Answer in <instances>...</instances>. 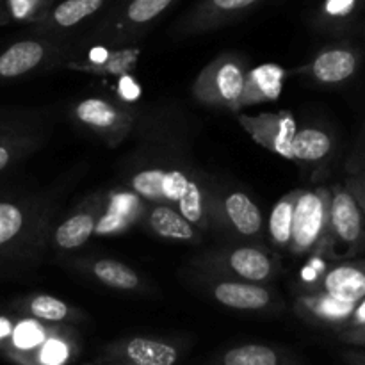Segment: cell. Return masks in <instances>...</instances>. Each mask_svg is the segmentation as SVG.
I'll use <instances>...</instances> for the list:
<instances>
[{"label":"cell","mask_w":365,"mask_h":365,"mask_svg":"<svg viewBox=\"0 0 365 365\" xmlns=\"http://www.w3.org/2000/svg\"><path fill=\"white\" fill-rule=\"evenodd\" d=\"M127 187L145 202L175 207L198 230L214 228L217 192L196 168L160 164L139 168L128 177Z\"/></svg>","instance_id":"1"},{"label":"cell","mask_w":365,"mask_h":365,"mask_svg":"<svg viewBox=\"0 0 365 365\" xmlns=\"http://www.w3.org/2000/svg\"><path fill=\"white\" fill-rule=\"evenodd\" d=\"M45 217L27 196L0 195V278L25 266L43 239Z\"/></svg>","instance_id":"2"},{"label":"cell","mask_w":365,"mask_h":365,"mask_svg":"<svg viewBox=\"0 0 365 365\" xmlns=\"http://www.w3.org/2000/svg\"><path fill=\"white\" fill-rule=\"evenodd\" d=\"M248 61L242 53L223 52L210 61L192 82V96L216 110H239Z\"/></svg>","instance_id":"3"},{"label":"cell","mask_w":365,"mask_h":365,"mask_svg":"<svg viewBox=\"0 0 365 365\" xmlns=\"http://www.w3.org/2000/svg\"><path fill=\"white\" fill-rule=\"evenodd\" d=\"M175 0H127L93 27L91 38L109 46H125L139 38Z\"/></svg>","instance_id":"4"},{"label":"cell","mask_w":365,"mask_h":365,"mask_svg":"<svg viewBox=\"0 0 365 365\" xmlns=\"http://www.w3.org/2000/svg\"><path fill=\"white\" fill-rule=\"evenodd\" d=\"M331 189H299L294 207L292 235L289 252L292 255L323 253L328 234Z\"/></svg>","instance_id":"5"},{"label":"cell","mask_w":365,"mask_h":365,"mask_svg":"<svg viewBox=\"0 0 365 365\" xmlns=\"http://www.w3.org/2000/svg\"><path fill=\"white\" fill-rule=\"evenodd\" d=\"M365 241V217L359 200L348 185H334L328 212L324 252L334 257H349Z\"/></svg>","instance_id":"6"},{"label":"cell","mask_w":365,"mask_h":365,"mask_svg":"<svg viewBox=\"0 0 365 365\" xmlns=\"http://www.w3.org/2000/svg\"><path fill=\"white\" fill-rule=\"evenodd\" d=\"M196 266L205 274L252 282V284H266L274 277V271H277L273 259L267 255V252L253 245L207 252L196 260Z\"/></svg>","instance_id":"7"},{"label":"cell","mask_w":365,"mask_h":365,"mask_svg":"<svg viewBox=\"0 0 365 365\" xmlns=\"http://www.w3.org/2000/svg\"><path fill=\"white\" fill-rule=\"evenodd\" d=\"M43 141V121L34 110L0 107V175L34 153Z\"/></svg>","instance_id":"8"},{"label":"cell","mask_w":365,"mask_h":365,"mask_svg":"<svg viewBox=\"0 0 365 365\" xmlns=\"http://www.w3.org/2000/svg\"><path fill=\"white\" fill-rule=\"evenodd\" d=\"M267 0H198L185 14L175 21V38H191L235 24L264 6Z\"/></svg>","instance_id":"9"},{"label":"cell","mask_w":365,"mask_h":365,"mask_svg":"<svg viewBox=\"0 0 365 365\" xmlns=\"http://www.w3.org/2000/svg\"><path fill=\"white\" fill-rule=\"evenodd\" d=\"M64 48L53 39L24 38L0 48V84L20 81L59 63Z\"/></svg>","instance_id":"10"},{"label":"cell","mask_w":365,"mask_h":365,"mask_svg":"<svg viewBox=\"0 0 365 365\" xmlns=\"http://www.w3.org/2000/svg\"><path fill=\"white\" fill-rule=\"evenodd\" d=\"M73 116L82 127L95 132L107 146H118L130 135L135 116L113 100L89 96L73 107Z\"/></svg>","instance_id":"11"},{"label":"cell","mask_w":365,"mask_h":365,"mask_svg":"<svg viewBox=\"0 0 365 365\" xmlns=\"http://www.w3.org/2000/svg\"><path fill=\"white\" fill-rule=\"evenodd\" d=\"M237 120L257 145L284 159H291V141L298 130V121L291 110L260 114L239 113Z\"/></svg>","instance_id":"12"},{"label":"cell","mask_w":365,"mask_h":365,"mask_svg":"<svg viewBox=\"0 0 365 365\" xmlns=\"http://www.w3.org/2000/svg\"><path fill=\"white\" fill-rule=\"evenodd\" d=\"M214 227L225 228L237 237L259 239L264 228L262 212L246 192H217L214 205Z\"/></svg>","instance_id":"13"},{"label":"cell","mask_w":365,"mask_h":365,"mask_svg":"<svg viewBox=\"0 0 365 365\" xmlns=\"http://www.w3.org/2000/svg\"><path fill=\"white\" fill-rule=\"evenodd\" d=\"M359 52L348 45H335L317 52L305 66L298 68L299 75L323 86L342 84L359 70Z\"/></svg>","instance_id":"14"},{"label":"cell","mask_w":365,"mask_h":365,"mask_svg":"<svg viewBox=\"0 0 365 365\" xmlns=\"http://www.w3.org/2000/svg\"><path fill=\"white\" fill-rule=\"evenodd\" d=\"M146 214L145 200L139 198L134 191H113L106 200L102 198L95 234L100 237L116 235L134 227Z\"/></svg>","instance_id":"15"},{"label":"cell","mask_w":365,"mask_h":365,"mask_svg":"<svg viewBox=\"0 0 365 365\" xmlns=\"http://www.w3.org/2000/svg\"><path fill=\"white\" fill-rule=\"evenodd\" d=\"M205 285L212 298L228 309L264 310L273 303V292L262 284L212 277V274H205Z\"/></svg>","instance_id":"16"},{"label":"cell","mask_w":365,"mask_h":365,"mask_svg":"<svg viewBox=\"0 0 365 365\" xmlns=\"http://www.w3.org/2000/svg\"><path fill=\"white\" fill-rule=\"evenodd\" d=\"M100 56H89L88 59H71L64 63L68 70L82 71L102 77H128L141 59L143 50L139 46L125 45L114 50H98Z\"/></svg>","instance_id":"17"},{"label":"cell","mask_w":365,"mask_h":365,"mask_svg":"<svg viewBox=\"0 0 365 365\" xmlns=\"http://www.w3.org/2000/svg\"><path fill=\"white\" fill-rule=\"evenodd\" d=\"M314 282V289L319 292H327L341 302L359 303L365 298V260L339 264Z\"/></svg>","instance_id":"18"},{"label":"cell","mask_w":365,"mask_h":365,"mask_svg":"<svg viewBox=\"0 0 365 365\" xmlns=\"http://www.w3.org/2000/svg\"><path fill=\"white\" fill-rule=\"evenodd\" d=\"M110 0H63L53 4L52 9L32 25L36 34H57L78 27L82 21L95 16Z\"/></svg>","instance_id":"19"},{"label":"cell","mask_w":365,"mask_h":365,"mask_svg":"<svg viewBox=\"0 0 365 365\" xmlns=\"http://www.w3.org/2000/svg\"><path fill=\"white\" fill-rule=\"evenodd\" d=\"M285 70L278 64H259L246 71L239 110L257 103L273 102L284 91Z\"/></svg>","instance_id":"20"},{"label":"cell","mask_w":365,"mask_h":365,"mask_svg":"<svg viewBox=\"0 0 365 365\" xmlns=\"http://www.w3.org/2000/svg\"><path fill=\"white\" fill-rule=\"evenodd\" d=\"M145 223L153 235L166 241L198 242L202 239V230H198L175 207L164 203H153L150 209H146Z\"/></svg>","instance_id":"21"},{"label":"cell","mask_w":365,"mask_h":365,"mask_svg":"<svg viewBox=\"0 0 365 365\" xmlns=\"http://www.w3.org/2000/svg\"><path fill=\"white\" fill-rule=\"evenodd\" d=\"M102 198L95 200V205H86L63 221L53 232V245L63 252L77 250L84 246L95 235L96 220H98Z\"/></svg>","instance_id":"22"},{"label":"cell","mask_w":365,"mask_h":365,"mask_svg":"<svg viewBox=\"0 0 365 365\" xmlns=\"http://www.w3.org/2000/svg\"><path fill=\"white\" fill-rule=\"evenodd\" d=\"M356 303L341 302L327 292H310L296 299V309L303 316L327 324H348Z\"/></svg>","instance_id":"23"},{"label":"cell","mask_w":365,"mask_h":365,"mask_svg":"<svg viewBox=\"0 0 365 365\" xmlns=\"http://www.w3.org/2000/svg\"><path fill=\"white\" fill-rule=\"evenodd\" d=\"M82 269L95 278L98 284L114 291H139L143 289V278L138 271L132 269L127 264L114 259H93L82 264Z\"/></svg>","instance_id":"24"},{"label":"cell","mask_w":365,"mask_h":365,"mask_svg":"<svg viewBox=\"0 0 365 365\" xmlns=\"http://www.w3.org/2000/svg\"><path fill=\"white\" fill-rule=\"evenodd\" d=\"M331 148L334 139L327 130L317 127H298L291 141V160L317 163L330 155Z\"/></svg>","instance_id":"25"},{"label":"cell","mask_w":365,"mask_h":365,"mask_svg":"<svg viewBox=\"0 0 365 365\" xmlns=\"http://www.w3.org/2000/svg\"><path fill=\"white\" fill-rule=\"evenodd\" d=\"M299 189L287 192L282 196L273 207L269 216V223H267V234H269L271 242L277 248L287 250L291 245L292 235V221H294V207L296 200H298Z\"/></svg>","instance_id":"26"},{"label":"cell","mask_w":365,"mask_h":365,"mask_svg":"<svg viewBox=\"0 0 365 365\" xmlns=\"http://www.w3.org/2000/svg\"><path fill=\"white\" fill-rule=\"evenodd\" d=\"M125 353L135 365H173L177 362V349L155 339H132L125 346Z\"/></svg>","instance_id":"27"},{"label":"cell","mask_w":365,"mask_h":365,"mask_svg":"<svg viewBox=\"0 0 365 365\" xmlns=\"http://www.w3.org/2000/svg\"><path fill=\"white\" fill-rule=\"evenodd\" d=\"M27 314H31L38 321H48V323H61L71 316V309L63 299L50 294H32L24 298L20 303Z\"/></svg>","instance_id":"28"},{"label":"cell","mask_w":365,"mask_h":365,"mask_svg":"<svg viewBox=\"0 0 365 365\" xmlns=\"http://www.w3.org/2000/svg\"><path fill=\"white\" fill-rule=\"evenodd\" d=\"M364 0H323L317 7L316 24L321 27H341L348 24L356 11L362 7Z\"/></svg>","instance_id":"29"},{"label":"cell","mask_w":365,"mask_h":365,"mask_svg":"<svg viewBox=\"0 0 365 365\" xmlns=\"http://www.w3.org/2000/svg\"><path fill=\"white\" fill-rule=\"evenodd\" d=\"M53 4L56 0H4L9 21L29 25L41 20L52 9Z\"/></svg>","instance_id":"30"},{"label":"cell","mask_w":365,"mask_h":365,"mask_svg":"<svg viewBox=\"0 0 365 365\" xmlns=\"http://www.w3.org/2000/svg\"><path fill=\"white\" fill-rule=\"evenodd\" d=\"M223 362L225 365H278V356L267 346L248 344L230 349Z\"/></svg>","instance_id":"31"},{"label":"cell","mask_w":365,"mask_h":365,"mask_svg":"<svg viewBox=\"0 0 365 365\" xmlns=\"http://www.w3.org/2000/svg\"><path fill=\"white\" fill-rule=\"evenodd\" d=\"M13 342L18 349H34L45 341V330L38 319L21 321L13 331Z\"/></svg>","instance_id":"32"},{"label":"cell","mask_w":365,"mask_h":365,"mask_svg":"<svg viewBox=\"0 0 365 365\" xmlns=\"http://www.w3.org/2000/svg\"><path fill=\"white\" fill-rule=\"evenodd\" d=\"M68 359V346L59 339L43 341L41 362L45 365H61Z\"/></svg>","instance_id":"33"},{"label":"cell","mask_w":365,"mask_h":365,"mask_svg":"<svg viewBox=\"0 0 365 365\" xmlns=\"http://www.w3.org/2000/svg\"><path fill=\"white\" fill-rule=\"evenodd\" d=\"M348 187L351 189L353 195H355L356 200H359L360 207H362L364 217H365V173L362 175V177H359V178H355V180L349 182Z\"/></svg>","instance_id":"34"},{"label":"cell","mask_w":365,"mask_h":365,"mask_svg":"<svg viewBox=\"0 0 365 365\" xmlns=\"http://www.w3.org/2000/svg\"><path fill=\"white\" fill-rule=\"evenodd\" d=\"M348 324L351 328L364 327V324H365V298L360 299V302L355 305V310H353V314H351V317H349Z\"/></svg>","instance_id":"35"},{"label":"cell","mask_w":365,"mask_h":365,"mask_svg":"<svg viewBox=\"0 0 365 365\" xmlns=\"http://www.w3.org/2000/svg\"><path fill=\"white\" fill-rule=\"evenodd\" d=\"M346 339H348L349 342H355V344L365 346V324L364 327H356L351 328L349 331H346Z\"/></svg>","instance_id":"36"},{"label":"cell","mask_w":365,"mask_h":365,"mask_svg":"<svg viewBox=\"0 0 365 365\" xmlns=\"http://www.w3.org/2000/svg\"><path fill=\"white\" fill-rule=\"evenodd\" d=\"M11 335V324L7 319H0V339Z\"/></svg>","instance_id":"37"},{"label":"cell","mask_w":365,"mask_h":365,"mask_svg":"<svg viewBox=\"0 0 365 365\" xmlns=\"http://www.w3.org/2000/svg\"><path fill=\"white\" fill-rule=\"evenodd\" d=\"M9 24V16H7L6 6H4V0H0V25Z\"/></svg>","instance_id":"38"},{"label":"cell","mask_w":365,"mask_h":365,"mask_svg":"<svg viewBox=\"0 0 365 365\" xmlns=\"http://www.w3.org/2000/svg\"><path fill=\"white\" fill-rule=\"evenodd\" d=\"M356 362H359V365H365V356H359V359H356Z\"/></svg>","instance_id":"39"}]
</instances>
